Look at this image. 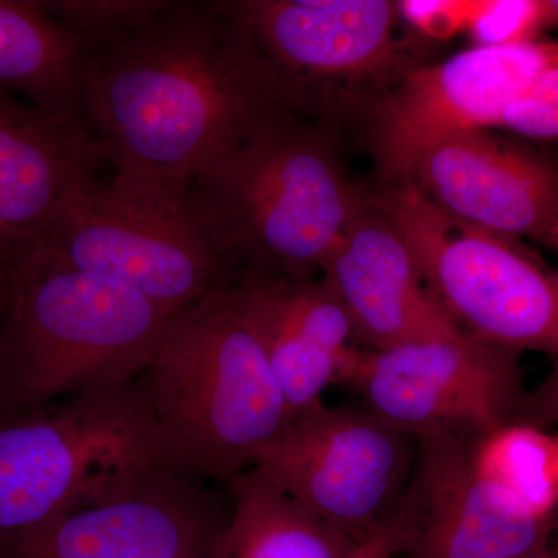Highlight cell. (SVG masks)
<instances>
[{"label": "cell", "mask_w": 558, "mask_h": 558, "mask_svg": "<svg viewBox=\"0 0 558 558\" xmlns=\"http://www.w3.org/2000/svg\"><path fill=\"white\" fill-rule=\"evenodd\" d=\"M416 436L368 407H330L289 422L252 468L354 543L380 531L409 484Z\"/></svg>", "instance_id": "8"}, {"label": "cell", "mask_w": 558, "mask_h": 558, "mask_svg": "<svg viewBox=\"0 0 558 558\" xmlns=\"http://www.w3.org/2000/svg\"><path fill=\"white\" fill-rule=\"evenodd\" d=\"M191 207L231 266L310 278L362 205L322 132L284 116L191 180Z\"/></svg>", "instance_id": "3"}, {"label": "cell", "mask_w": 558, "mask_h": 558, "mask_svg": "<svg viewBox=\"0 0 558 558\" xmlns=\"http://www.w3.org/2000/svg\"><path fill=\"white\" fill-rule=\"evenodd\" d=\"M231 295L248 319L290 421L322 409L333 384H348L362 349L340 301L325 282L279 271L242 269Z\"/></svg>", "instance_id": "14"}, {"label": "cell", "mask_w": 558, "mask_h": 558, "mask_svg": "<svg viewBox=\"0 0 558 558\" xmlns=\"http://www.w3.org/2000/svg\"><path fill=\"white\" fill-rule=\"evenodd\" d=\"M556 64L558 43L538 39L472 47L411 72L377 113L374 148L381 171L398 185L410 182L428 150L458 135L498 128L510 102Z\"/></svg>", "instance_id": "11"}, {"label": "cell", "mask_w": 558, "mask_h": 558, "mask_svg": "<svg viewBox=\"0 0 558 558\" xmlns=\"http://www.w3.org/2000/svg\"><path fill=\"white\" fill-rule=\"evenodd\" d=\"M208 481L185 464L138 470L46 526L0 543V558H218L233 497Z\"/></svg>", "instance_id": "9"}, {"label": "cell", "mask_w": 558, "mask_h": 558, "mask_svg": "<svg viewBox=\"0 0 558 558\" xmlns=\"http://www.w3.org/2000/svg\"><path fill=\"white\" fill-rule=\"evenodd\" d=\"M3 277L0 413L132 384L180 312L33 253L9 264Z\"/></svg>", "instance_id": "2"}, {"label": "cell", "mask_w": 558, "mask_h": 558, "mask_svg": "<svg viewBox=\"0 0 558 558\" xmlns=\"http://www.w3.org/2000/svg\"><path fill=\"white\" fill-rule=\"evenodd\" d=\"M3 311H5V277L0 270V336H2Z\"/></svg>", "instance_id": "26"}, {"label": "cell", "mask_w": 558, "mask_h": 558, "mask_svg": "<svg viewBox=\"0 0 558 558\" xmlns=\"http://www.w3.org/2000/svg\"><path fill=\"white\" fill-rule=\"evenodd\" d=\"M87 51L32 0H0V89L64 119L87 123L83 83Z\"/></svg>", "instance_id": "18"}, {"label": "cell", "mask_w": 558, "mask_h": 558, "mask_svg": "<svg viewBox=\"0 0 558 558\" xmlns=\"http://www.w3.org/2000/svg\"><path fill=\"white\" fill-rule=\"evenodd\" d=\"M108 150L89 124L0 89V270L35 247Z\"/></svg>", "instance_id": "15"}, {"label": "cell", "mask_w": 558, "mask_h": 558, "mask_svg": "<svg viewBox=\"0 0 558 558\" xmlns=\"http://www.w3.org/2000/svg\"><path fill=\"white\" fill-rule=\"evenodd\" d=\"M473 461L481 478L497 488L523 515L556 520L557 438L535 425L515 422L475 436Z\"/></svg>", "instance_id": "20"}, {"label": "cell", "mask_w": 558, "mask_h": 558, "mask_svg": "<svg viewBox=\"0 0 558 558\" xmlns=\"http://www.w3.org/2000/svg\"><path fill=\"white\" fill-rule=\"evenodd\" d=\"M410 182L451 218L558 253L557 161L486 131L428 150Z\"/></svg>", "instance_id": "13"}, {"label": "cell", "mask_w": 558, "mask_h": 558, "mask_svg": "<svg viewBox=\"0 0 558 558\" xmlns=\"http://www.w3.org/2000/svg\"><path fill=\"white\" fill-rule=\"evenodd\" d=\"M400 234L429 295L462 332L554 360L534 396L539 424L558 417V292L553 274L512 238L451 218L416 185L400 183L377 205Z\"/></svg>", "instance_id": "6"}, {"label": "cell", "mask_w": 558, "mask_h": 558, "mask_svg": "<svg viewBox=\"0 0 558 558\" xmlns=\"http://www.w3.org/2000/svg\"><path fill=\"white\" fill-rule=\"evenodd\" d=\"M233 515L218 558H349L359 543L323 523L258 470L229 484Z\"/></svg>", "instance_id": "19"}, {"label": "cell", "mask_w": 558, "mask_h": 558, "mask_svg": "<svg viewBox=\"0 0 558 558\" xmlns=\"http://www.w3.org/2000/svg\"><path fill=\"white\" fill-rule=\"evenodd\" d=\"M303 106L223 2H170L109 49L87 53L83 113L113 175L165 190Z\"/></svg>", "instance_id": "1"}, {"label": "cell", "mask_w": 558, "mask_h": 558, "mask_svg": "<svg viewBox=\"0 0 558 558\" xmlns=\"http://www.w3.org/2000/svg\"><path fill=\"white\" fill-rule=\"evenodd\" d=\"M553 27L549 0H476L468 32L473 47H513Z\"/></svg>", "instance_id": "22"}, {"label": "cell", "mask_w": 558, "mask_h": 558, "mask_svg": "<svg viewBox=\"0 0 558 558\" xmlns=\"http://www.w3.org/2000/svg\"><path fill=\"white\" fill-rule=\"evenodd\" d=\"M520 352L462 333L387 351L362 349L348 385L365 405L411 435L481 436L531 424Z\"/></svg>", "instance_id": "10"}, {"label": "cell", "mask_w": 558, "mask_h": 558, "mask_svg": "<svg viewBox=\"0 0 558 558\" xmlns=\"http://www.w3.org/2000/svg\"><path fill=\"white\" fill-rule=\"evenodd\" d=\"M27 253L119 282L174 311L231 288L238 277L197 219L189 190L117 175L73 194Z\"/></svg>", "instance_id": "7"}, {"label": "cell", "mask_w": 558, "mask_h": 558, "mask_svg": "<svg viewBox=\"0 0 558 558\" xmlns=\"http://www.w3.org/2000/svg\"><path fill=\"white\" fill-rule=\"evenodd\" d=\"M524 558H557L556 554L550 550L549 546L545 549H539L537 553L531 554V556Z\"/></svg>", "instance_id": "27"}, {"label": "cell", "mask_w": 558, "mask_h": 558, "mask_svg": "<svg viewBox=\"0 0 558 558\" xmlns=\"http://www.w3.org/2000/svg\"><path fill=\"white\" fill-rule=\"evenodd\" d=\"M165 0H53L40 2L87 53L123 43L156 20Z\"/></svg>", "instance_id": "21"}, {"label": "cell", "mask_w": 558, "mask_h": 558, "mask_svg": "<svg viewBox=\"0 0 558 558\" xmlns=\"http://www.w3.org/2000/svg\"><path fill=\"white\" fill-rule=\"evenodd\" d=\"M557 440H558V436H557Z\"/></svg>", "instance_id": "31"}, {"label": "cell", "mask_w": 558, "mask_h": 558, "mask_svg": "<svg viewBox=\"0 0 558 558\" xmlns=\"http://www.w3.org/2000/svg\"><path fill=\"white\" fill-rule=\"evenodd\" d=\"M138 380L172 451L222 486L252 468L290 422L230 288L175 315Z\"/></svg>", "instance_id": "4"}, {"label": "cell", "mask_w": 558, "mask_h": 558, "mask_svg": "<svg viewBox=\"0 0 558 558\" xmlns=\"http://www.w3.org/2000/svg\"><path fill=\"white\" fill-rule=\"evenodd\" d=\"M476 0H403L398 2L400 17L433 39H449L468 31Z\"/></svg>", "instance_id": "24"}, {"label": "cell", "mask_w": 558, "mask_h": 558, "mask_svg": "<svg viewBox=\"0 0 558 558\" xmlns=\"http://www.w3.org/2000/svg\"><path fill=\"white\" fill-rule=\"evenodd\" d=\"M549 548L558 558V524L556 531H554L553 538H550Z\"/></svg>", "instance_id": "29"}, {"label": "cell", "mask_w": 558, "mask_h": 558, "mask_svg": "<svg viewBox=\"0 0 558 558\" xmlns=\"http://www.w3.org/2000/svg\"><path fill=\"white\" fill-rule=\"evenodd\" d=\"M264 57L300 95L317 80L363 75L395 51L398 2L240 0L223 2Z\"/></svg>", "instance_id": "17"}, {"label": "cell", "mask_w": 558, "mask_h": 558, "mask_svg": "<svg viewBox=\"0 0 558 558\" xmlns=\"http://www.w3.org/2000/svg\"><path fill=\"white\" fill-rule=\"evenodd\" d=\"M399 556L398 532L392 527L391 521H388L376 534L359 543L349 558H396Z\"/></svg>", "instance_id": "25"}, {"label": "cell", "mask_w": 558, "mask_h": 558, "mask_svg": "<svg viewBox=\"0 0 558 558\" xmlns=\"http://www.w3.org/2000/svg\"><path fill=\"white\" fill-rule=\"evenodd\" d=\"M319 270L368 351L464 333L429 295L413 255L379 207L359 209Z\"/></svg>", "instance_id": "16"}, {"label": "cell", "mask_w": 558, "mask_h": 558, "mask_svg": "<svg viewBox=\"0 0 558 558\" xmlns=\"http://www.w3.org/2000/svg\"><path fill=\"white\" fill-rule=\"evenodd\" d=\"M550 13H553V27H558V0H549Z\"/></svg>", "instance_id": "28"}, {"label": "cell", "mask_w": 558, "mask_h": 558, "mask_svg": "<svg viewBox=\"0 0 558 558\" xmlns=\"http://www.w3.org/2000/svg\"><path fill=\"white\" fill-rule=\"evenodd\" d=\"M473 438L417 435L409 484L392 527L407 558H524L548 548L556 520L523 515L481 478Z\"/></svg>", "instance_id": "12"}, {"label": "cell", "mask_w": 558, "mask_h": 558, "mask_svg": "<svg viewBox=\"0 0 558 558\" xmlns=\"http://www.w3.org/2000/svg\"><path fill=\"white\" fill-rule=\"evenodd\" d=\"M553 279H554V284H556V289L558 292V269L556 271H554Z\"/></svg>", "instance_id": "30"}, {"label": "cell", "mask_w": 558, "mask_h": 558, "mask_svg": "<svg viewBox=\"0 0 558 558\" xmlns=\"http://www.w3.org/2000/svg\"><path fill=\"white\" fill-rule=\"evenodd\" d=\"M498 128L529 138H558V64L539 73L534 83L510 102Z\"/></svg>", "instance_id": "23"}, {"label": "cell", "mask_w": 558, "mask_h": 558, "mask_svg": "<svg viewBox=\"0 0 558 558\" xmlns=\"http://www.w3.org/2000/svg\"><path fill=\"white\" fill-rule=\"evenodd\" d=\"M163 464L185 462L165 439L138 379L0 413V543L46 526L131 473Z\"/></svg>", "instance_id": "5"}]
</instances>
